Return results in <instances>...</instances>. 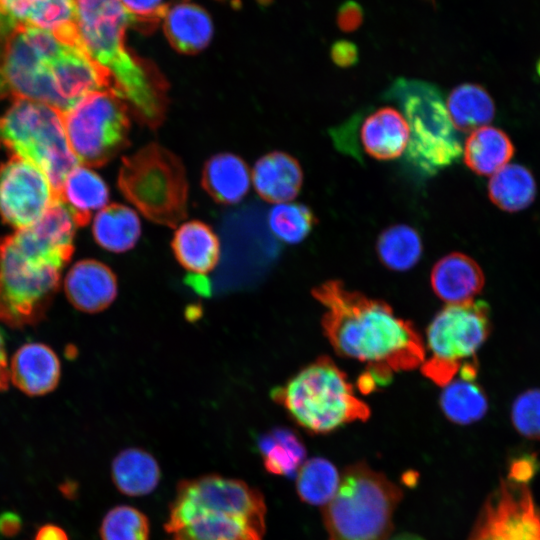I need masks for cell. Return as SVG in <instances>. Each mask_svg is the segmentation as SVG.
<instances>
[{"label":"cell","mask_w":540,"mask_h":540,"mask_svg":"<svg viewBox=\"0 0 540 540\" xmlns=\"http://www.w3.org/2000/svg\"><path fill=\"white\" fill-rule=\"evenodd\" d=\"M398 104L410 130L406 159L424 175H434L456 162L461 144L439 88L418 79L398 78L386 91Z\"/></svg>","instance_id":"52a82bcc"},{"label":"cell","mask_w":540,"mask_h":540,"mask_svg":"<svg viewBox=\"0 0 540 540\" xmlns=\"http://www.w3.org/2000/svg\"><path fill=\"white\" fill-rule=\"evenodd\" d=\"M440 407L448 420L467 425L484 417L488 400L483 389L474 380L453 379L440 395Z\"/></svg>","instance_id":"1f68e13d"},{"label":"cell","mask_w":540,"mask_h":540,"mask_svg":"<svg viewBox=\"0 0 540 540\" xmlns=\"http://www.w3.org/2000/svg\"><path fill=\"white\" fill-rule=\"evenodd\" d=\"M468 540H540V511L529 487L501 481L483 505Z\"/></svg>","instance_id":"7c38bea8"},{"label":"cell","mask_w":540,"mask_h":540,"mask_svg":"<svg viewBox=\"0 0 540 540\" xmlns=\"http://www.w3.org/2000/svg\"><path fill=\"white\" fill-rule=\"evenodd\" d=\"M65 294L76 309L97 313L106 309L117 295V279L104 263L85 259L75 263L64 281Z\"/></svg>","instance_id":"9a60e30c"},{"label":"cell","mask_w":540,"mask_h":540,"mask_svg":"<svg viewBox=\"0 0 540 540\" xmlns=\"http://www.w3.org/2000/svg\"><path fill=\"white\" fill-rule=\"evenodd\" d=\"M163 27L170 45L178 52L195 54L205 49L213 36L208 13L190 0H174L168 5Z\"/></svg>","instance_id":"ffe728a7"},{"label":"cell","mask_w":540,"mask_h":540,"mask_svg":"<svg viewBox=\"0 0 540 540\" xmlns=\"http://www.w3.org/2000/svg\"><path fill=\"white\" fill-rule=\"evenodd\" d=\"M61 269L26 258L0 238V322L23 328L47 314L60 286Z\"/></svg>","instance_id":"8fae6325"},{"label":"cell","mask_w":540,"mask_h":540,"mask_svg":"<svg viewBox=\"0 0 540 540\" xmlns=\"http://www.w3.org/2000/svg\"><path fill=\"white\" fill-rule=\"evenodd\" d=\"M93 236L98 245L107 251L122 253L137 243L141 224L137 213L121 204L104 207L95 217Z\"/></svg>","instance_id":"484cf974"},{"label":"cell","mask_w":540,"mask_h":540,"mask_svg":"<svg viewBox=\"0 0 540 540\" xmlns=\"http://www.w3.org/2000/svg\"><path fill=\"white\" fill-rule=\"evenodd\" d=\"M251 179L258 195L275 204L293 200L303 183V171L291 155L274 151L261 157L254 165Z\"/></svg>","instance_id":"ac0fdd59"},{"label":"cell","mask_w":540,"mask_h":540,"mask_svg":"<svg viewBox=\"0 0 540 540\" xmlns=\"http://www.w3.org/2000/svg\"><path fill=\"white\" fill-rule=\"evenodd\" d=\"M511 420L522 436L540 440V389H529L513 402Z\"/></svg>","instance_id":"d590c367"},{"label":"cell","mask_w":540,"mask_h":540,"mask_svg":"<svg viewBox=\"0 0 540 540\" xmlns=\"http://www.w3.org/2000/svg\"><path fill=\"white\" fill-rule=\"evenodd\" d=\"M128 24L143 32H152L164 19L168 5L164 0H121Z\"/></svg>","instance_id":"8d00e7d4"},{"label":"cell","mask_w":540,"mask_h":540,"mask_svg":"<svg viewBox=\"0 0 540 540\" xmlns=\"http://www.w3.org/2000/svg\"><path fill=\"white\" fill-rule=\"evenodd\" d=\"M251 175L246 163L232 153L210 157L202 170L201 185L220 204L238 203L247 194Z\"/></svg>","instance_id":"44dd1931"},{"label":"cell","mask_w":540,"mask_h":540,"mask_svg":"<svg viewBox=\"0 0 540 540\" xmlns=\"http://www.w3.org/2000/svg\"><path fill=\"white\" fill-rule=\"evenodd\" d=\"M35 0H2L6 12L17 22L23 23L25 15Z\"/></svg>","instance_id":"b9f144b4"},{"label":"cell","mask_w":540,"mask_h":540,"mask_svg":"<svg viewBox=\"0 0 540 540\" xmlns=\"http://www.w3.org/2000/svg\"><path fill=\"white\" fill-rule=\"evenodd\" d=\"M266 510L257 488L208 474L177 484L164 529L169 540H262Z\"/></svg>","instance_id":"3957f363"},{"label":"cell","mask_w":540,"mask_h":540,"mask_svg":"<svg viewBox=\"0 0 540 540\" xmlns=\"http://www.w3.org/2000/svg\"><path fill=\"white\" fill-rule=\"evenodd\" d=\"M430 280L435 294L447 304L473 301L485 283L478 263L460 252L439 259L432 268Z\"/></svg>","instance_id":"e0dca14e"},{"label":"cell","mask_w":540,"mask_h":540,"mask_svg":"<svg viewBox=\"0 0 540 540\" xmlns=\"http://www.w3.org/2000/svg\"><path fill=\"white\" fill-rule=\"evenodd\" d=\"M150 523L135 507L119 505L110 509L100 526L101 540H149Z\"/></svg>","instance_id":"e575fe53"},{"label":"cell","mask_w":540,"mask_h":540,"mask_svg":"<svg viewBox=\"0 0 540 540\" xmlns=\"http://www.w3.org/2000/svg\"><path fill=\"white\" fill-rule=\"evenodd\" d=\"M60 375L59 358L46 344L26 343L12 357L10 379L28 396L50 393L57 387Z\"/></svg>","instance_id":"2e32d148"},{"label":"cell","mask_w":540,"mask_h":540,"mask_svg":"<svg viewBox=\"0 0 540 540\" xmlns=\"http://www.w3.org/2000/svg\"><path fill=\"white\" fill-rule=\"evenodd\" d=\"M111 471L117 489L128 496L151 493L161 478L156 459L140 448H127L118 453L112 462Z\"/></svg>","instance_id":"cb8c5ba5"},{"label":"cell","mask_w":540,"mask_h":540,"mask_svg":"<svg viewBox=\"0 0 540 540\" xmlns=\"http://www.w3.org/2000/svg\"><path fill=\"white\" fill-rule=\"evenodd\" d=\"M446 107L453 127L461 132H472L486 126L495 116L492 97L484 87L474 83L453 88Z\"/></svg>","instance_id":"4316f807"},{"label":"cell","mask_w":540,"mask_h":540,"mask_svg":"<svg viewBox=\"0 0 540 540\" xmlns=\"http://www.w3.org/2000/svg\"><path fill=\"white\" fill-rule=\"evenodd\" d=\"M340 475L327 459L315 457L303 462L296 479V490L302 501L312 505H325L335 494Z\"/></svg>","instance_id":"d6a6232c"},{"label":"cell","mask_w":540,"mask_h":540,"mask_svg":"<svg viewBox=\"0 0 540 540\" xmlns=\"http://www.w3.org/2000/svg\"><path fill=\"white\" fill-rule=\"evenodd\" d=\"M34 540H69V537L60 526L47 523L39 527Z\"/></svg>","instance_id":"7bdbcfd3"},{"label":"cell","mask_w":540,"mask_h":540,"mask_svg":"<svg viewBox=\"0 0 540 540\" xmlns=\"http://www.w3.org/2000/svg\"><path fill=\"white\" fill-rule=\"evenodd\" d=\"M376 250L385 267L394 271H406L420 260L423 245L417 230L406 224H396L380 233Z\"/></svg>","instance_id":"4dcf8cb0"},{"label":"cell","mask_w":540,"mask_h":540,"mask_svg":"<svg viewBox=\"0 0 540 540\" xmlns=\"http://www.w3.org/2000/svg\"><path fill=\"white\" fill-rule=\"evenodd\" d=\"M5 10L2 4V0H0V11Z\"/></svg>","instance_id":"7dc6e473"},{"label":"cell","mask_w":540,"mask_h":540,"mask_svg":"<svg viewBox=\"0 0 540 540\" xmlns=\"http://www.w3.org/2000/svg\"><path fill=\"white\" fill-rule=\"evenodd\" d=\"M399 486L365 462L347 466L323 521L329 540H387L402 499Z\"/></svg>","instance_id":"8992f818"},{"label":"cell","mask_w":540,"mask_h":540,"mask_svg":"<svg viewBox=\"0 0 540 540\" xmlns=\"http://www.w3.org/2000/svg\"><path fill=\"white\" fill-rule=\"evenodd\" d=\"M491 330L484 301L448 304L427 328V345L434 359L461 366L486 341Z\"/></svg>","instance_id":"4fadbf2b"},{"label":"cell","mask_w":540,"mask_h":540,"mask_svg":"<svg viewBox=\"0 0 540 540\" xmlns=\"http://www.w3.org/2000/svg\"><path fill=\"white\" fill-rule=\"evenodd\" d=\"M127 102L113 89L94 92L62 114L69 146L78 162L99 167L129 144Z\"/></svg>","instance_id":"30bf717a"},{"label":"cell","mask_w":540,"mask_h":540,"mask_svg":"<svg viewBox=\"0 0 540 540\" xmlns=\"http://www.w3.org/2000/svg\"><path fill=\"white\" fill-rule=\"evenodd\" d=\"M272 398L290 417L313 434L330 433L370 417L369 406L359 399L342 371L328 356H320L295 374Z\"/></svg>","instance_id":"5b68a950"},{"label":"cell","mask_w":540,"mask_h":540,"mask_svg":"<svg viewBox=\"0 0 540 540\" xmlns=\"http://www.w3.org/2000/svg\"><path fill=\"white\" fill-rule=\"evenodd\" d=\"M227 1L231 2L234 6H238L241 3V0H227ZM263 1H266V0H263Z\"/></svg>","instance_id":"bcb514c9"},{"label":"cell","mask_w":540,"mask_h":540,"mask_svg":"<svg viewBox=\"0 0 540 540\" xmlns=\"http://www.w3.org/2000/svg\"><path fill=\"white\" fill-rule=\"evenodd\" d=\"M107 83L104 69L80 47L18 23L0 54V100L25 99L61 114Z\"/></svg>","instance_id":"6da1fadb"},{"label":"cell","mask_w":540,"mask_h":540,"mask_svg":"<svg viewBox=\"0 0 540 540\" xmlns=\"http://www.w3.org/2000/svg\"><path fill=\"white\" fill-rule=\"evenodd\" d=\"M56 197L46 174L30 161L13 155L0 165V215L7 224L33 225Z\"/></svg>","instance_id":"5bb4252c"},{"label":"cell","mask_w":540,"mask_h":540,"mask_svg":"<svg viewBox=\"0 0 540 540\" xmlns=\"http://www.w3.org/2000/svg\"><path fill=\"white\" fill-rule=\"evenodd\" d=\"M23 24L48 31L63 43L78 46L75 0H35Z\"/></svg>","instance_id":"f546056e"},{"label":"cell","mask_w":540,"mask_h":540,"mask_svg":"<svg viewBox=\"0 0 540 540\" xmlns=\"http://www.w3.org/2000/svg\"><path fill=\"white\" fill-rule=\"evenodd\" d=\"M60 197L73 210L78 225L84 226L93 211L105 207L109 191L97 173L86 166L77 165L66 176Z\"/></svg>","instance_id":"d4e9b609"},{"label":"cell","mask_w":540,"mask_h":540,"mask_svg":"<svg viewBox=\"0 0 540 540\" xmlns=\"http://www.w3.org/2000/svg\"><path fill=\"white\" fill-rule=\"evenodd\" d=\"M177 261L187 270L205 274L218 263L220 243L207 224L192 220L181 224L171 242Z\"/></svg>","instance_id":"7402d4cb"},{"label":"cell","mask_w":540,"mask_h":540,"mask_svg":"<svg viewBox=\"0 0 540 540\" xmlns=\"http://www.w3.org/2000/svg\"><path fill=\"white\" fill-rule=\"evenodd\" d=\"M22 529L21 517L12 511L0 514V535L6 538L15 537Z\"/></svg>","instance_id":"60d3db41"},{"label":"cell","mask_w":540,"mask_h":540,"mask_svg":"<svg viewBox=\"0 0 540 540\" xmlns=\"http://www.w3.org/2000/svg\"><path fill=\"white\" fill-rule=\"evenodd\" d=\"M257 443L265 469L274 475L293 476L306 456L300 438L287 428L273 429Z\"/></svg>","instance_id":"f1b7e54d"},{"label":"cell","mask_w":540,"mask_h":540,"mask_svg":"<svg viewBox=\"0 0 540 540\" xmlns=\"http://www.w3.org/2000/svg\"><path fill=\"white\" fill-rule=\"evenodd\" d=\"M514 146L499 128L483 126L470 133L464 145V162L478 175H493L508 164Z\"/></svg>","instance_id":"603a6c76"},{"label":"cell","mask_w":540,"mask_h":540,"mask_svg":"<svg viewBox=\"0 0 540 540\" xmlns=\"http://www.w3.org/2000/svg\"><path fill=\"white\" fill-rule=\"evenodd\" d=\"M410 130L404 115L397 109L382 107L367 116L360 129L364 151L381 161L401 156L408 145Z\"/></svg>","instance_id":"d6986e66"},{"label":"cell","mask_w":540,"mask_h":540,"mask_svg":"<svg viewBox=\"0 0 540 540\" xmlns=\"http://www.w3.org/2000/svg\"><path fill=\"white\" fill-rule=\"evenodd\" d=\"M117 183L124 197L154 223L174 228L187 217L184 164L157 143L122 158Z\"/></svg>","instance_id":"ba28073f"},{"label":"cell","mask_w":540,"mask_h":540,"mask_svg":"<svg viewBox=\"0 0 540 540\" xmlns=\"http://www.w3.org/2000/svg\"><path fill=\"white\" fill-rule=\"evenodd\" d=\"M330 57L338 67H352L359 60L358 48L349 40H338L330 48Z\"/></svg>","instance_id":"ab89813d"},{"label":"cell","mask_w":540,"mask_h":540,"mask_svg":"<svg viewBox=\"0 0 540 540\" xmlns=\"http://www.w3.org/2000/svg\"><path fill=\"white\" fill-rule=\"evenodd\" d=\"M364 19L362 6L354 1L347 0L338 8L336 23L343 32H353L357 30Z\"/></svg>","instance_id":"f35d334b"},{"label":"cell","mask_w":540,"mask_h":540,"mask_svg":"<svg viewBox=\"0 0 540 540\" xmlns=\"http://www.w3.org/2000/svg\"><path fill=\"white\" fill-rule=\"evenodd\" d=\"M488 196L503 211L523 210L535 199V179L526 167L507 164L492 175L488 183Z\"/></svg>","instance_id":"83f0119b"},{"label":"cell","mask_w":540,"mask_h":540,"mask_svg":"<svg viewBox=\"0 0 540 540\" xmlns=\"http://www.w3.org/2000/svg\"><path fill=\"white\" fill-rule=\"evenodd\" d=\"M0 144L38 166L60 196L68 173L77 166L63 126L62 114L31 100H14L0 116Z\"/></svg>","instance_id":"9c48e42d"},{"label":"cell","mask_w":540,"mask_h":540,"mask_svg":"<svg viewBox=\"0 0 540 540\" xmlns=\"http://www.w3.org/2000/svg\"><path fill=\"white\" fill-rule=\"evenodd\" d=\"M78 47L112 77L138 120L158 127L167 110V84L156 69L128 50V19L121 0H75Z\"/></svg>","instance_id":"277c9868"},{"label":"cell","mask_w":540,"mask_h":540,"mask_svg":"<svg viewBox=\"0 0 540 540\" xmlns=\"http://www.w3.org/2000/svg\"><path fill=\"white\" fill-rule=\"evenodd\" d=\"M536 72H537V75L540 77V58L538 59L536 63Z\"/></svg>","instance_id":"f6af8a7d"},{"label":"cell","mask_w":540,"mask_h":540,"mask_svg":"<svg viewBox=\"0 0 540 540\" xmlns=\"http://www.w3.org/2000/svg\"><path fill=\"white\" fill-rule=\"evenodd\" d=\"M316 222L312 210L300 203L277 204L268 215V223L274 235L288 244L303 241Z\"/></svg>","instance_id":"836d02e7"},{"label":"cell","mask_w":540,"mask_h":540,"mask_svg":"<svg viewBox=\"0 0 540 540\" xmlns=\"http://www.w3.org/2000/svg\"><path fill=\"white\" fill-rule=\"evenodd\" d=\"M312 295L326 308L323 332L342 357L393 372L413 370L424 362L420 333L386 302L352 291L339 280L320 284Z\"/></svg>","instance_id":"7a4b0ae2"},{"label":"cell","mask_w":540,"mask_h":540,"mask_svg":"<svg viewBox=\"0 0 540 540\" xmlns=\"http://www.w3.org/2000/svg\"><path fill=\"white\" fill-rule=\"evenodd\" d=\"M387 540H425V539L416 534L402 533V534L395 535L393 537H389Z\"/></svg>","instance_id":"ee69618b"},{"label":"cell","mask_w":540,"mask_h":540,"mask_svg":"<svg viewBox=\"0 0 540 540\" xmlns=\"http://www.w3.org/2000/svg\"><path fill=\"white\" fill-rule=\"evenodd\" d=\"M539 467V460L535 453L520 455L510 461L507 480L527 485L537 474Z\"/></svg>","instance_id":"74e56055"}]
</instances>
